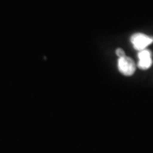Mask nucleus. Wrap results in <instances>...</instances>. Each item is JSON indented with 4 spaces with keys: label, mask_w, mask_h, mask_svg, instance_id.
Instances as JSON below:
<instances>
[{
    "label": "nucleus",
    "mask_w": 153,
    "mask_h": 153,
    "mask_svg": "<svg viewBox=\"0 0 153 153\" xmlns=\"http://www.w3.org/2000/svg\"><path fill=\"white\" fill-rule=\"evenodd\" d=\"M138 58H139L138 66L142 70H146L152 65V52L148 49H143L140 51L138 54Z\"/></svg>",
    "instance_id": "7ed1b4c3"
},
{
    "label": "nucleus",
    "mask_w": 153,
    "mask_h": 153,
    "mask_svg": "<svg viewBox=\"0 0 153 153\" xmlns=\"http://www.w3.org/2000/svg\"><path fill=\"white\" fill-rule=\"evenodd\" d=\"M118 70L124 76H132L136 70L134 61L130 57L124 56L118 59Z\"/></svg>",
    "instance_id": "f03ea898"
},
{
    "label": "nucleus",
    "mask_w": 153,
    "mask_h": 153,
    "mask_svg": "<svg viewBox=\"0 0 153 153\" xmlns=\"http://www.w3.org/2000/svg\"><path fill=\"white\" fill-rule=\"evenodd\" d=\"M130 41L134 49L139 51H141L143 49H146L148 45L152 44L153 38L147 36L144 33H137L132 35Z\"/></svg>",
    "instance_id": "f257e3e1"
},
{
    "label": "nucleus",
    "mask_w": 153,
    "mask_h": 153,
    "mask_svg": "<svg viewBox=\"0 0 153 153\" xmlns=\"http://www.w3.org/2000/svg\"><path fill=\"white\" fill-rule=\"evenodd\" d=\"M116 54H117V55L119 58H122V57L126 56L124 50L123 49H121V48H117V49H116Z\"/></svg>",
    "instance_id": "20e7f679"
}]
</instances>
